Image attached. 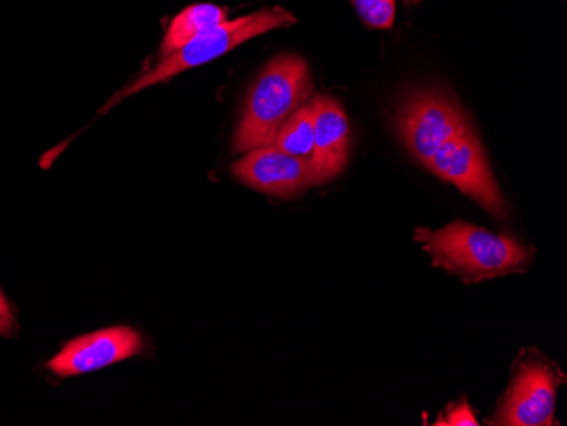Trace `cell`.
Here are the masks:
<instances>
[{"label": "cell", "instance_id": "3957f363", "mask_svg": "<svg viewBox=\"0 0 567 426\" xmlns=\"http://www.w3.org/2000/svg\"><path fill=\"white\" fill-rule=\"evenodd\" d=\"M295 22V14L282 8L262 9V11L234 19V21L226 19L216 27L208 28V30L197 34L196 38L184 44L177 52L172 53L171 56L162 59L157 65L143 73L142 77L136 79L127 87H124L120 94L114 95L110 103L102 107V113H106L111 107L121 103L123 98L143 91V89L162 84V82L175 77L178 73L226 55L234 48L240 46L251 38L269 33V31L277 30V28L291 27Z\"/></svg>", "mask_w": 567, "mask_h": 426}, {"label": "cell", "instance_id": "8992f818", "mask_svg": "<svg viewBox=\"0 0 567 426\" xmlns=\"http://www.w3.org/2000/svg\"><path fill=\"white\" fill-rule=\"evenodd\" d=\"M557 386L556 368L537 361L522 364L493 422L508 426L553 425Z\"/></svg>", "mask_w": 567, "mask_h": 426}, {"label": "cell", "instance_id": "30bf717a", "mask_svg": "<svg viewBox=\"0 0 567 426\" xmlns=\"http://www.w3.org/2000/svg\"><path fill=\"white\" fill-rule=\"evenodd\" d=\"M226 15H228L226 9L215 4H196L184 9L181 14L175 15L162 41V59L181 50L204 30L226 21Z\"/></svg>", "mask_w": 567, "mask_h": 426}, {"label": "cell", "instance_id": "4fadbf2b", "mask_svg": "<svg viewBox=\"0 0 567 426\" xmlns=\"http://www.w3.org/2000/svg\"><path fill=\"white\" fill-rule=\"evenodd\" d=\"M435 425L473 426L480 425V423H477L476 415H474L471 406L467 405V401L461 399L457 405L449 406L445 415L442 416V418H439V422H436Z\"/></svg>", "mask_w": 567, "mask_h": 426}, {"label": "cell", "instance_id": "5b68a950", "mask_svg": "<svg viewBox=\"0 0 567 426\" xmlns=\"http://www.w3.org/2000/svg\"><path fill=\"white\" fill-rule=\"evenodd\" d=\"M470 121L451 95L439 91H422L410 95L400 110L401 136L411 154L423 165L429 164L447 139L466 128Z\"/></svg>", "mask_w": 567, "mask_h": 426}, {"label": "cell", "instance_id": "7c38bea8", "mask_svg": "<svg viewBox=\"0 0 567 426\" xmlns=\"http://www.w3.org/2000/svg\"><path fill=\"white\" fill-rule=\"evenodd\" d=\"M352 4L369 28L388 30L393 27L396 0H352Z\"/></svg>", "mask_w": 567, "mask_h": 426}, {"label": "cell", "instance_id": "277c9868", "mask_svg": "<svg viewBox=\"0 0 567 426\" xmlns=\"http://www.w3.org/2000/svg\"><path fill=\"white\" fill-rule=\"evenodd\" d=\"M425 167L473 197L496 218L506 215L505 197L499 193L483 145L471 123L436 149Z\"/></svg>", "mask_w": 567, "mask_h": 426}, {"label": "cell", "instance_id": "5bb4252c", "mask_svg": "<svg viewBox=\"0 0 567 426\" xmlns=\"http://www.w3.org/2000/svg\"><path fill=\"white\" fill-rule=\"evenodd\" d=\"M16 330V318L9 306L4 292L0 291V335H12Z\"/></svg>", "mask_w": 567, "mask_h": 426}, {"label": "cell", "instance_id": "9a60e30c", "mask_svg": "<svg viewBox=\"0 0 567 426\" xmlns=\"http://www.w3.org/2000/svg\"><path fill=\"white\" fill-rule=\"evenodd\" d=\"M410 2H420V0H410Z\"/></svg>", "mask_w": 567, "mask_h": 426}, {"label": "cell", "instance_id": "9c48e42d", "mask_svg": "<svg viewBox=\"0 0 567 426\" xmlns=\"http://www.w3.org/2000/svg\"><path fill=\"white\" fill-rule=\"evenodd\" d=\"M315 107V146L311 154L313 186L330 183L349 162V120L339 101L318 95Z\"/></svg>", "mask_w": 567, "mask_h": 426}, {"label": "cell", "instance_id": "ba28073f", "mask_svg": "<svg viewBox=\"0 0 567 426\" xmlns=\"http://www.w3.org/2000/svg\"><path fill=\"white\" fill-rule=\"evenodd\" d=\"M231 172L245 186L269 196L292 197L313 186L311 160L286 154L272 145L250 149Z\"/></svg>", "mask_w": 567, "mask_h": 426}, {"label": "cell", "instance_id": "52a82bcc", "mask_svg": "<svg viewBox=\"0 0 567 426\" xmlns=\"http://www.w3.org/2000/svg\"><path fill=\"white\" fill-rule=\"evenodd\" d=\"M142 350L143 340L138 332L127 326H114L66 343L62 352L48 362V368L60 377H73L135 357Z\"/></svg>", "mask_w": 567, "mask_h": 426}, {"label": "cell", "instance_id": "8fae6325", "mask_svg": "<svg viewBox=\"0 0 567 426\" xmlns=\"http://www.w3.org/2000/svg\"><path fill=\"white\" fill-rule=\"evenodd\" d=\"M272 146L286 154L299 158H309L315 146V107L309 103L302 104L286 123L280 126L274 138Z\"/></svg>", "mask_w": 567, "mask_h": 426}, {"label": "cell", "instance_id": "7a4b0ae2", "mask_svg": "<svg viewBox=\"0 0 567 426\" xmlns=\"http://www.w3.org/2000/svg\"><path fill=\"white\" fill-rule=\"evenodd\" d=\"M313 94L308 63L298 55L270 60L248 92L235 135V152L272 145L277 132Z\"/></svg>", "mask_w": 567, "mask_h": 426}, {"label": "cell", "instance_id": "6da1fadb", "mask_svg": "<svg viewBox=\"0 0 567 426\" xmlns=\"http://www.w3.org/2000/svg\"><path fill=\"white\" fill-rule=\"evenodd\" d=\"M415 238L435 266L457 273L466 282L520 272L530 266L534 257L532 250L508 235L493 233L462 221L435 231L420 228Z\"/></svg>", "mask_w": 567, "mask_h": 426}]
</instances>
